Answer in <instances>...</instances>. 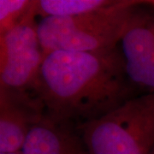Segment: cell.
<instances>
[{"mask_svg":"<svg viewBox=\"0 0 154 154\" xmlns=\"http://www.w3.org/2000/svg\"><path fill=\"white\" fill-rule=\"evenodd\" d=\"M119 45L99 51H52L45 57L35 94L51 121L78 127L140 95Z\"/></svg>","mask_w":154,"mask_h":154,"instance_id":"1","label":"cell"},{"mask_svg":"<svg viewBox=\"0 0 154 154\" xmlns=\"http://www.w3.org/2000/svg\"><path fill=\"white\" fill-rule=\"evenodd\" d=\"M142 1L117 0L98 11L69 17H46L37 22L44 56L56 51H99L119 45L136 7Z\"/></svg>","mask_w":154,"mask_h":154,"instance_id":"2","label":"cell"},{"mask_svg":"<svg viewBox=\"0 0 154 154\" xmlns=\"http://www.w3.org/2000/svg\"><path fill=\"white\" fill-rule=\"evenodd\" d=\"M76 128L90 154H152L154 91Z\"/></svg>","mask_w":154,"mask_h":154,"instance_id":"3","label":"cell"},{"mask_svg":"<svg viewBox=\"0 0 154 154\" xmlns=\"http://www.w3.org/2000/svg\"><path fill=\"white\" fill-rule=\"evenodd\" d=\"M44 59L30 8L18 25L0 35V88L35 93Z\"/></svg>","mask_w":154,"mask_h":154,"instance_id":"4","label":"cell"},{"mask_svg":"<svg viewBox=\"0 0 154 154\" xmlns=\"http://www.w3.org/2000/svg\"><path fill=\"white\" fill-rule=\"evenodd\" d=\"M141 5L128 22L119 48L131 81L154 91V11L140 9Z\"/></svg>","mask_w":154,"mask_h":154,"instance_id":"5","label":"cell"},{"mask_svg":"<svg viewBox=\"0 0 154 154\" xmlns=\"http://www.w3.org/2000/svg\"><path fill=\"white\" fill-rule=\"evenodd\" d=\"M45 116L35 93L0 88V153L22 152L30 130Z\"/></svg>","mask_w":154,"mask_h":154,"instance_id":"6","label":"cell"},{"mask_svg":"<svg viewBox=\"0 0 154 154\" xmlns=\"http://www.w3.org/2000/svg\"><path fill=\"white\" fill-rule=\"evenodd\" d=\"M23 154H90L76 127L45 116L28 134Z\"/></svg>","mask_w":154,"mask_h":154,"instance_id":"7","label":"cell"},{"mask_svg":"<svg viewBox=\"0 0 154 154\" xmlns=\"http://www.w3.org/2000/svg\"><path fill=\"white\" fill-rule=\"evenodd\" d=\"M112 0H35L31 12L34 17H69L98 11L111 5Z\"/></svg>","mask_w":154,"mask_h":154,"instance_id":"8","label":"cell"},{"mask_svg":"<svg viewBox=\"0 0 154 154\" xmlns=\"http://www.w3.org/2000/svg\"><path fill=\"white\" fill-rule=\"evenodd\" d=\"M30 0H0V35L15 28L28 15Z\"/></svg>","mask_w":154,"mask_h":154,"instance_id":"9","label":"cell"},{"mask_svg":"<svg viewBox=\"0 0 154 154\" xmlns=\"http://www.w3.org/2000/svg\"><path fill=\"white\" fill-rule=\"evenodd\" d=\"M144 4L146 5L151 6L154 9V0H149V1H144Z\"/></svg>","mask_w":154,"mask_h":154,"instance_id":"10","label":"cell"},{"mask_svg":"<svg viewBox=\"0 0 154 154\" xmlns=\"http://www.w3.org/2000/svg\"><path fill=\"white\" fill-rule=\"evenodd\" d=\"M0 154H23L22 152H11V153H0Z\"/></svg>","mask_w":154,"mask_h":154,"instance_id":"11","label":"cell"},{"mask_svg":"<svg viewBox=\"0 0 154 154\" xmlns=\"http://www.w3.org/2000/svg\"><path fill=\"white\" fill-rule=\"evenodd\" d=\"M152 154H154V150H153V152H152Z\"/></svg>","mask_w":154,"mask_h":154,"instance_id":"12","label":"cell"}]
</instances>
